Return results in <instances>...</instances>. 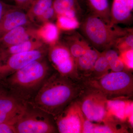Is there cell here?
Returning a JSON list of instances; mask_svg holds the SVG:
<instances>
[{"mask_svg":"<svg viewBox=\"0 0 133 133\" xmlns=\"http://www.w3.org/2000/svg\"><path fill=\"white\" fill-rule=\"evenodd\" d=\"M34 24L24 10L14 6L5 13L0 21V37L17 27Z\"/></svg>","mask_w":133,"mask_h":133,"instance_id":"cell-11","label":"cell"},{"mask_svg":"<svg viewBox=\"0 0 133 133\" xmlns=\"http://www.w3.org/2000/svg\"><path fill=\"white\" fill-rule=\"evenodd\" d=\"M84 88L81 80H73L55 71L28 104L54 118L78 97Z\"/></svg>","mask_w":133,"mask_h":133,"instance_id":"cell-1","label":"cell"},{"mask_svg":"<svg viewBox=\"0 0 133 133\" xmlns=\"http://www.w3.org/2000/svg\"><path fill=\"white\" fill-rule=\"evenodd\" d=\"M85 119L76 99L54 118L60 133H83Z\"/></svg>","mask_w":133,"mask_h":133,"instance_id":"cell-8","label":"cell"},{"mask_svg":"<svg viewBox=\"0 0 133 133\" xmlns=\"http://www.w3.org/2000/svg\"><path fill=\"white\" fill-rule=\"evenodd\" d=\"M86 87L101 92L108 100L129 98L133 94V76L130 71H111L98 78L81 79Z\"/></svg>","mask_w":133,"mask_h":133,"instance_id":"cell-4","label":"cell"},{"mask_svg":"<svg viewBox=\"0 0 133 133\" xmlns=\"http://www.w3.org/2000/svg\"><path fill=\"white\" fill-rule=\"evenodd\" d=\"M46 57L30 62L2 79L1 82L4 88L12 95L28 104L54 71Z\"/></svg>","mask_w":133,"mask_h":133,"instance_id":"cell-2","label":"cell"},{"mask_svg":"<svg viewBox=\"0 0 133 133\" xmlns=\"http://www.w3.org/2000/svg\"><path fill=\"white\" fill-rule=\"evenodd\" d=\"M121 58L126 69L129 71H131L133 69V50H128L121 52L119 54Z\"/></svg>","mask_w":133,"mask_h":133,"instance_id":"cell-26","label":"cell"},{"mask_svg":"<svg viewBox=\"0 0 133 133\" xmlns=\"http://www.w3.org/2000/svg\"><path fill=\"white\" fill-rule=\"evenodd\" d=\"M16 3V6L23 10L28 11L34 0H12Z\"/></svg>","mask_w":133,"mask_h":133,"instance_id":"cell-28","label":"cell"},{"mask_svg":"<svg viewBox=\"0 0 133 133\" xmlns=\"http://www.w3.org/2000/svg\"><path fill=\"white\" fill-rule=\"evenodd\" d=\"M114 26L92 14L83 20L79 27L81 33L94 48L98 51H104L115 46L119 38L128 32Z\"/></svg>","mask_w":133,"mask_h":133,"instance_id":"cell-3","label":"cell"},{"mask_svg":"<svg viewBox=\"0 0 133 133\" xmlns=\"http://www.w3.org/2000/svg\"><path fill=\"white\" fill-rule=\"evenodd\" d=\"M47 56L50 64L59 74L76 81L81 80L75 59L64 43L58 41L49 46Z\"/></svg>","mask_w":133,"mask_h":133,"instance_id":"cell-7","label":"cell"},{"mask_svg":"<svg viewBox=\"0 0 133 133\" xmlns=\"http://www.w3.org/2000/svg\"><path fill=\"white\" fill-rule=\"evenodd\" d=\"M14 6L7 4L0 0V21L5 13Z\"/></svg>","mask_w":133,"mask_h":133,"instance_id":"cell-30","label":"cell"},{"mask_svg":"<svg viewBox=\"0 0 133 133\" xmlns=\"http://www.w3.org/2000/svg\"><path fill=\"white\" fill-rule=\"evenodd\" d=\"M76 100L85 117L90 121L101 123L113 115L108 107L109 100L96 89L84 86Z\"/></svg>","mask_w":133,"mask_h":133,"instance_id":"cell-5","label":"cell"},{"mask_svg":"<svg viewBox=\"0 0 133 133\" xmlns=\"http://www.w3.org/2000/svg\"><path fill=\"white\" fill-rule=\"evenodd\" d=\"M53 0H34L27 11L29 18L33 23L50 8L52 7Z\"/></svg>","mask_w":133,"mask_h":133,"instance_id":"cell-20","label":"cell"},{"mask_svg":"<svg viewBox=\"0 0 133 133\" xmlns=\"http://www.w3.org/2000/svg\"><path fill=\"white\" fill-rule=\"evenodd\" d=\"M47 45L40 39L33 38L4 49L8 58L12 55L38 49Z\"/></svg>","mask_w":133,"mask_h":133,"instance_id":"cell-18","label":"cell"},{"mask_svg":"<svg viewBox=\"0 0 133 133\" xmlns=\"http://www.w3.org/2000/svg\"><path fill=\"white\" fill-rule=\"evenodd\" d=\"M129 132L128 126L114 115L105 121L94 124L93 133H127Z\"/></svg>","mask_w":133,"mask_h":133,"instance_id":"cell-15","label":"cell"},{"mask_svg":"<svg viewBox=\"0 0 133 133\" xmlns=\"http://www.w3.org/2000/svg\"><path fill=\"white\" fill-rule=\"evenodd\" d=\"M52 6L57 16L70 10L77 11L79 8L78 0H53Z\"/></svg>","mask_w":133,"mask_h":133,"instance_id":"cell-23","label":"cell"},{"mask_svg":"<svg viewBox=\"0 0 133 133\" xmlns=\"http://www.w3.org/2000/svg\"><path fill=\"white\" fill-rule=\"evenodd\" d=\"M36 33L38 39L50 46L58 42L59 29L56 24L51 22H48L37 28Z\"/></svg>","mask_w":133,"mask_h":133,"instance_id":"cell-16","label":"cell"},{"mask_svg":"<svg viewBox=\"0 0 133 133\" xmlns=\"http://www.w3.org/2000/svg\"><path fill=\"white\" fill-rule=\"evenodd\" d=\"M133 8V0H114L111 10V24L114 25L128 21Z\"/></svg>","mask_w":133,"mask_h":133,"instance_id":"cell-13","label":"cell"},{"mask_svg":"<svg viewBox=\"0 0 133 133\" xmlns=\"http://www.w3.org/2000/svg\"><path fill=\"white\" fill-rule=\"evenodd\" d=\"M57 24L59 30L64 31L72 30L79 28L80 23L76 17L60 15L57 16Z\"/></svg>","mask_w":133,"mask_h":133,"instance_id":"cell-24","label":"cell"},{"mask_svg":"<svg viewBox=\"0 0 133 133\" xmlns=\"http://www.w3.org/2000/svg\"><path fill=\"white\" fill-rule=\"evenodd\" d=\"M115 46L120 53L128 50L133 49L132 33H129L128 31L125 35L119 38Z\"/></svg>","mask_w":133,"mask_h":133,"instance_id":"cell-25","label":"cell"},{"mask_svg":"<svg viewBox=\"0 0 133 133\" xmlns=\"http://www.w3.org/2000/svg\"><path fill=\"white\" fill-rule=\"evenodd\" d=\"M14 126L16 133L58 132L52 116L28 104Z\"/></svg>","mask_w":133,"mask_h":133,"instance_id":"cell-6","label":"cell"},{"mask_svg":"<svg viewBox=\"0 0 133 133\" xmlns=\"http://www.w3.org/2000/svg\"><path fill=\"white\" fill-rule=\"evenodd\" d=\"M64 43L76 60L91 48L89 43L79 36L75 35L65 37Z\"/></svg>","mask_w":133,"mask_h":133,"instance_id":"cell-17","label":"cell"},{"mask_svg":"<svg viewBox=\"0 0 133 133\" xmlns=\"http://www.w3.org/2000/svg\"><path fill=\"white\" fill-rule=\"evenodd\" d=\"M5 90H6V89L4 88L2 84L1 81H0V93Z\"/></svg>","mask_w":133,"mask_h":133,"instance_id":"cell-32","label":"cell"},{"mask_svg":"<svg viewBox=\"0 0 133 133\" xmlns=\"http://www.w3.org/2000/svg\"><path fill=\"white\" fill-rule=\"evenodd\" d=\"M56 17L57 18V15L52 6L44 12L36 22L42 24L47 22H51Z\"/></svg>","mask_w":133,"mask_h":133,"instance_id":"cell-27","label":"cell"},{"mask_svg":"<svg viewBox=\"0 0 133 133\" xmlns=\"http://www.w3.org/2000/svg\"><path fill=\"white\" fill-rule=\"evenodd\" d=\"M110 70L111 69L105 56L104 51H103L101 52L95 62L90 76L88 77L84 78H99L109 72Z\"/></svg>","mask_w":133,"mask_h":133,"instance_id":"cell-21","label":"cell"},{"mask_svg":"<svg viewBox=\"0 0 133 133\" xmlns=\"http://www.w3.org/2000/svg\"><path fill=\"white\" fill-rule=\"evenodd\" d=\"M28 105L6 90L0 93V124L8 122L14 125Z\"/></svg>","mask_w":133,"mask_h":133,"instance_id":"cell-10","label":"cell"},{"mask_svg":"<svg viewBox=\"0 0 133 133\" xmlns=\"http://www.w3.org/2000/svg\"><path fill=\"white\" fill-rule=\"evenodd\" d=\"M7 59L4 48L0 47V64L5 62Z\"/></svg>","mask_w":133,"mask_h":133,"instance_id":"cell-31","label":"cell"},{"mask_svg":"<svg viewBox=\"0 0 133 133\" xmlns=\"http://www.w3.org/2000/svg\"><path fill=\"white\" fill-rule=\"evenodd\" d=\"M93 14L111 24V11L108 0H87Z\"/></svg>","mask_w":133,"mask_h":133,"instance_id":"cell-19","label":"cell"},{"mask_svg":"<svg viewBox=\"0 0 133 133\" xmlns=\"http://www.w3.org/2000/svg\"><path fill=\"white\" fill-rule=\"evenodd\" d=\"M49 45L28 52L9 56L0 64V81L23 68L30 62L47 56Z\"/></svg>","mask_w":133,"mask_h":133,"instance_id":"cell-9","label":"cell"},{"mask_svg":"<svg viewBox=\"0 0 133 133\" xmlns=\"http://www.w3.org/2000/svg\"><path fill=\"white\" fill-rule=\"evenodd\" d=\"M37 29L34 24L17 27L0 37V47L5 49L30 39H38Z\"/></svg>","mask_w":133,"mask_h":133,"instance_id":"cell-12","label":"cell"},{"mask_svg":"<svg viewBox=\"0 0 133 133\" xmlns=\"http://www.w3.org/2000/svg\"><path fill=\"white\" fill-rule=\"evenodd\" d=\"M104 51L110 69L112 71L128 70L126 69L125 65L120 57L119 55L116 51L111 48Z\"/></svg>","mask_w":133,"mask_h":133,"instance_id":"cell-22","label":"cell"},{"mask_svg":"<svg viewBox=\"0 0 133 133\" xmlns=\"http://www.w3.org/2000/svg\"><path fill=\"white\" fill-rule=\"evenodd\" d=\"M0 133H16L14 124L8 122L1 123Z\"/></svg>","mask_w":133,"mask_h":133,"instance_id":"cell-29","label":"cell"},{"mask_svg":"<svg viewBox=\"0 0 133 133\" xmlns=\"http://www.w3.org/2000/svg\"><path fill=\"white\" fill-rule=\"evenodd\" d=\"M101 52L91 48L75 60L78 73L80 79L88 77Z\"/></svg>","mask_w":133,"mask_h":133,"instance_id":"cell-14","label":"cell"}]
</instances>
